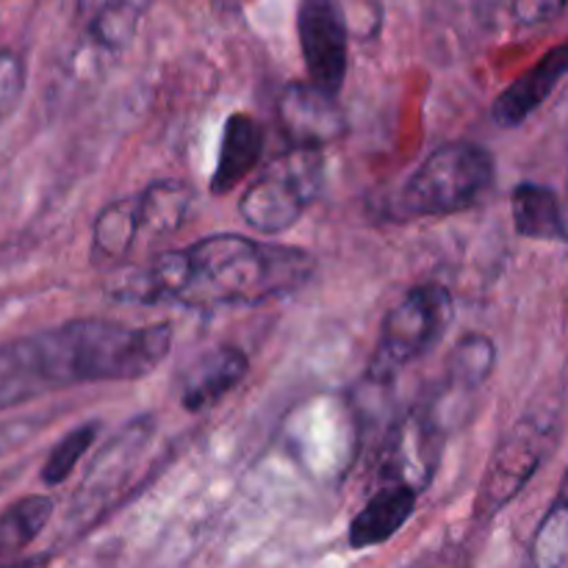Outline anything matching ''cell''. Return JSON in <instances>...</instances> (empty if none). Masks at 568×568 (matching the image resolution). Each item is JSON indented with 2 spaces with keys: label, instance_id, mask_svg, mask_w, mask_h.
<instances>
[{
  "label": "cell",
  "instance_id": "cell-16",
  "mask_svg": "<svg viewBox=\"0 0 568 568\" xmlns=\"http://www.w3.org/2000/svg\"><path fill=\"white\" fill-rule=\"evenodd\" d=\"M139 205V222H142V233L150 236H170L186 220L189 209H192V189L183 181H155L136 194Z\"/></svg>",
  "mask_w": 568,
  "mask_h": 568
},
{
  "label": "cell",
  "instance_id": "cell-5",
  "mask_svg": "<svg viewBox=\"0 0 568 568\" xmlns=\"http://www.w3.org/2000/svg\"><path fill=\"white\" fill-rule=\"evenodd\" d=\"M453 320L455 300L447 286L422 283L410 288L383 320L369 364L372 381L392 383L405 366L433 353V347L447 336Z\"/></svg>",
  "mask_w": 568,
  "mask_h": 568
},
{
  "label": "cell",
  "instance_id": "cell-13",
  "mask_svg": "<svg viewBox=\"0 0 568 568\" xmlns=\"http://www.w3.org/2000/svg\"><path fill=\"white\" fill-rule=\"evenodd\" d=\"M416 499L419 494L410 491L405 486H392L386 483L377 488L369 497V503L358 510L353 521H349L347 541L353 549H372L381 544L392 541L416 510Z\"/></svg>",
  "mask_w": 568,
  "mask_h": 568
},
{
  "label": "cell",
  "instance_id": "cell-23",
  "mask_svg": "<svg viewBox=\"0 0 568 568\" xmlns=\"http://www.w3.org/2000/svg\"><path fill=\"white\" fill-rule=\"evenodd\" d=\"M568 0H514V17L519 26H544L566 9Z\"/></svg>",
  "mask_w": 568,
  "mask_h": 568
},
{
  "label": "cell",
  "instance_id": "cell-10",
  "mask_svg": "<svg viewBox=\"0 0 568 568\" xmlns=\"http://www.w3.org/2000/svg\"><path fill=\"white\" fill-rule=\"evenodd\" d=\"M250 361L247 353L233 344L205 349L200 358H194L178 381V397L189 414H203L214 408L222 397L233 392L239 383L247 377Z\"/></svg>",
  "mask_w": 568,
  "mask_h": 568
},
{
  "label": "cell",
  "instance_id": "cell-19",
  "mask_svg": "<svg viewBox=\"0 0 568 568\" xmlns=\"http://www.w3.org/2000/svg\"><path fill=\"white\" fill-rule=\"evenodd\" d=\"M532 568H568V497L549 505L530 541Z\"/></svg>",
  "mask_w": 568,
  "mask_h": 568
},
{
  "label": "cell",
  "instance_id": "cell-21",
  "mask_svg": "<svg viewBox=\"0 0 568 568\" xmlns=\"http://www.w3.org/2000/svg\"><path fill=\"white\" fill-rule=\"evenodd\" d=\"M94 436H98V425H83V427H75L72 433H67V436L50 449L48 460H44L42 466L44 486H61V483L72 475L78 460H81L83 455H87V449L92 447Z\"/></svg>",
  "mask_w": 568,
  "mask_h": 568
},
{
  "label": "cell",
  "instance_id": "cell-14",
  "mask_svg": "<svg viewBox=\"0 0 568 568\" xmlns=\"http://www.w3.org/2000/svg\"><path fill=\"white\" fill-rule=\"evenodd\" d=\"M516 233L538 242H568V227L558 194L538 183H519L510 194Z\"/></svg>",
  "mask_w": 568,
  "mask_h": 568
},
{
  "label": "cell",
  "instance_id": "cell-24",
  "mask_svg": "<svg viewBox=\"0 0 568 568\" xmlns=\"http://www.w3.org/2000/svg\"><path fill=\"white\" fill-rule=\"evenodd\" d=\"M560 494H564V497H568V471H566V480H564V488H560Z\"/></svg>",
  "mask_w": 568,
  "mask_h": 568
},
{
  "label": "cell",
  "instance_id": "cell-7",
  "mask_svg": "<svg viewBox=\"0 0 568 568\" xmlns=\"http://www.w3.org/2000/svg\"><path fill=\"white\" fill-rule=\"evenodd\" d=\"M297 37L308 83L338 98L349 67L347 20L338 0H300Z\"/></svg>",
  "mask_w": 568,
  "mask_h": 568
},
{
  "label": "cell",
  "instance_id": "cell-2",
  "mask_svg": "<svg viewBox=\"0 0 568 568\" xmlns=\"http://www.w3.org/2000/svg\"><path fill=\"white\" fill-rule=\"evenodd\" d=\"M170 325L75 320L0 344V410L105 381H139L166 358Z\"/></svg>",
  "mask_w": 568,
  "mask_h": 568
},
{
  "label": "cell",
  "instance_id": "cell-8",
  "mask_svg": "<svg viewBox=\"0 0 568 568\" xmlns=\"http://www.w3.org/2000/svg\"><path fill=\"white\" fill-rule=\"evenodd\" d=\"M444 455V425L433 408H414L392 427L383 447L381 477L422 494L436 477Z\"/></svg>",
  "mask_w": 568,
  "mask_h": 568
},
{
  "label": "cell",
  "instance_id": "cell-12",
  "mask_svg": "<svg viewBox=\"0 0 568 568\" xmlns=\"http://www.w3.org/2000/svg\"><path fill=\"white\" fill-rule=\"evenodd\" d=\"M264 153V128L250 114H231L222 128L220 159H216L214 175H211V194L222 197L231 194L250 172L258 166Z\"/></svg>",
  "mask_w": 568,
  "mask_h": 568
},
{
  "label": "cell",
  "instance_id": "cell-20",
  "mask_svg": "<svg viewBox=\"0 0 568 568\" xmlns=\"http://www.w3.org/2000/svg\"><path fill=\"white\" fill-rule=\"evenodd\" d=\"M139 6L133 0H109L98 14L92 17V39L100 48L122 50L133 39L139 26Z\"/></svg>",
  "mask_w": 568,
  "mask_h": 568
},
{
  "label": "cell",
  "instance_id": "cell-22",
  "mask_svg": "<svg viewBox=\"0 0 568 568\" xmlns=\"http://www.w3.org/2000/svg\"><path fill=\"white\" fill-rule=\"evenodd\" d=\"M26 89V64L11 50H0V122L14 111Z\"/></svg>",
  "mask_w": 568,
  "mask_h": 568
},
{
  "label": "cell",
  "instance_id": "cell-17",
  "mask_svg": "<svg viewBox=\"0 0 568 568\" xmlns=\"http://www.w3.org/2000/svg\"><path fill=\"white\" fill-rule=\"evenodd\" d=\"M53 499L44 494H31V497L11 503L0 514V558H11L31 547L39 532L53 519Z\"/></svg>",
  "mask_w": 568,
  "mask_h": 568
},
{
  "label": "cell",
  "instance_id": "cell-4",
  "mask_svg": "<svg viewBox=\"0 0 568 568\" xmlns=\"http://www.w3.org/2000/svg\"><path fill=\"white\" fill-rule=\"evenodd\" d=\"M325 183V155L314 148H288L264 166L239 200V214L253 231L277 236L297 225Z\"/></svg>",
  "mask_w": 568,
  "mask_h": 568
},
{
  "label": "cell",
  "instance_id": "cell-15",
  "mask_svg": "<svg viewBox=\"0 0 568 568\" xmlns=\"http://www.w3.org/2000/svg\"><path fill=\"white\" fill-rule=\"evenodd\" d=\"M139 233H142V222H139V205L136 197L114 200L100 211L98 222H94L92 233V264L94 266H116L131 255L133 244H136Z\"/></svg>",
  "mask_w": 568,
  "mask_h": 568
},
{
  "label": "cell",
  "instance_id": "cell-18",
  "mask_svg": "<svg viewBox=\"0 0 568 568\" xmlns=\"http://www.w3.org/2000/svg\"><path fill=\"white\" fill-rule=\"evenodd\" d=\"M497 347L483 333H469L455 344L447 361V386L458 394H471L491 377Z\"/></svg>",
  "mask_w": 568,
  "mask_h": 568
},
{
  "label": "cell",
  "instance_id": "cell-6",
  "mask_svg": "<svg viewBox=\"0 0 568 568\" xmlns=\"http://www.w3.org/2000/svg\"><path fill=\"white\" fill-rule=\"evenodd\" d=\"M552 422L525 416L516 422L503 436L499 447L494 449L491 464L483 475L480 499H477V514L491 516L503 510L510 499L521 494V488L532 480L538 466L547 458L552 447Z\"/></svg>",
  "mask_w": 568,
  "mask_h": 568
},
{
  "label": "cell",
  "instance_id": "cell-3",
  "mask_svg": "<svg viewBox=\"0 0 568 568\" xmlns=\"http://www.w3.org/2000/svg\"><path fill=\"white\" fill-rule=\"evenodd\" d=\"M494 183V159L471 142L442 144L399 192V214L449 216L471 209Z\"/></svg>",
  "mask_w": 568,
  "mask_h": 568
},
{
  "label": "cell",
  "instance_id": "cell-1",
  "mask_svg": "<svg viewBox=\"0 0 568 568\" xmlns=\"http://www.w3.org/2000/svg\"><path fill=\"white\" fill-rule=\"evenodd\" d=\"M314 255L239 233H216L166 250L144 266L120 272L111 292L128 303H175L183 308L258 305L294 292L314 275Z\"/></svg>",
  "mask_w": 568,
  "mask_h": 568
},
{
  "label": "cell",
  "instance_id": "cell-9",
  "mask_svg": "<svg viewBox=\"0 0 568 568\" xmlns=\"http://www.w3.org/2000/svg\"><path fill=\"white\" fill-rule=\"evenodd\" d=\"M277 120L283 136L292 148L322 150L325 144L344 136V111L338 109V98L322 92L314 83H292L277 100Z\"/></svg>",
  "mask_w": 568,
  "mask_h": 568
},
{
  "label": "cell",
  "instance_id": "cell-11",
  "mask_svg": "<svg viewBox=\"0 0 568 568\" xmlns=\"http://www.w3.org/2000/svg\"><path fill=\"white\" fill-rule=\"evenodd\" d=\"M568 75V42L549 50L536 67L516 78L491 105V116L497 125L516 128L558 89V83Z\"/></svg>",
  "mask_w": 568,
  "mask_h": 568
}]
</instances>
